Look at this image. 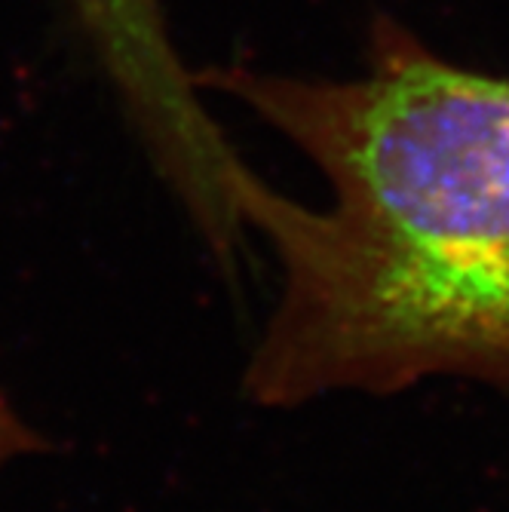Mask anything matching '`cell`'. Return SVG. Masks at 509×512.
Returning <instances> with one entry per match:
<instances>
[{
  "label": "cell",
  "mask_w": 509,
  "mask_h": 512,
  "mask_svg": "<svg viewBox=\"0 0 509 512\" xmlns=\"http://www.w3.org/2000/svg\"><path fill=\"white\" fill-rule=\"evenodd\" d=\"M209 83L329 184L319 209L270 188L255 212L283 279L243 393L298 408L436 378L509 390V80L384 25L347 80L230 68Z\"/></svg>",
  "instance_id": "cell-1"
},
{
  "label": "cell",
  "mask_w": 509,
  "mask_h": 512,
  "mask_svg": "<svg viewBox=\"0 0 509 512\" xmlns=\"http://www.w3.org/2000/svg\"><path fill=\"white\" fill-rule=\"evenodd\" d=\"M37 445H40V439L25 427V421L13 411L7 396L0 393V470H4L10 460L28 454Z\"/></svg>",
  "instance_id": "cell-2"
}]
</instances>
